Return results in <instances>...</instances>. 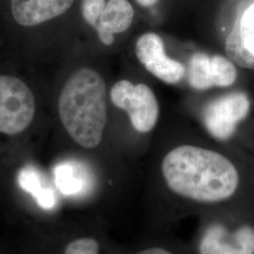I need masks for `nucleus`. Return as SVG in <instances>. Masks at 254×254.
Listing matches in <instances>:
<instances>
[{"instance_id":"obj_1","label":"nucleus","mask_w":254,"mask_h":254,"mask_svg":"<svg viewBox=\"0 0 254 254\" xmlns=\"http://www.w3.org/2000/svg\"><path fill=\"white\" fill-rule=\"evenodd\" d=\"M163 194L145 202L148 231H166L185 217L220 209L236 196L240 176L236 166L215 150L183 144L160 163Z\"/></svg>"},{"instance_id":"obj_2","label":"nucleus","mask_w":254,"mask_h":254,"mask_svg":"<svg viewBox=\"0 0 254 254\" xmlns=\"http://www.w3.org/2000/svg\"><path fill=\"white\" fill-rule=\"evenodd\" d=\"M106 83L96 71L83 68L68 78L59 98V115L65 130L83 148L93 149L107 125Z\"/></svg>"},{"instance_id":"obj_3","label":"nucleus","mask_w":254,"mask_h":254,"mask_svg":"<svg viewBox=\"0 0 254 254\" xmlns=\"http://www.w3.org/2000/svg\"><path fill=\"white\" fill-rule=\"evenodd\" d=\"M199 225L190 243L192 254H254V226H231L219 209L199 217Z\"/></svg>"},{"instance_id":"obj_4","label":"nucleus","mask_w":254,"mask_h":254,"mask_svg":"<svg viewBox=\"0 0 254 254\" xmlns=\"http://www.w3.org/2000/svg\"><path fill=\"white\" fill-rule=\"evenodd\" d=\"M32 91L15 76L0 75V133L16 135L27 129L35 115Z\"/></svg>"},{"instance_id":"obj_5","label":"nucleus","mask_w":254,"mask_h":254,"mask_svg":"<svg viewBox=\"0 0 254 254\" xmlns=\"http://www.w3.org/2000/svg\"><path fill=\"white\" fill-rule=\"evenodd\" d=\"M110 98L117 108L127 111L136 131L148 133L154 129L159 116V106L150 87L121 80L112 87Z\"/></svg>"},{"instance_id":"obj_6","label":"nucleus","mask_w":254,"mask_h":254,"mask_svg":"<svg viewBox=\"0 0 254 254\" xmlns=\"http://www.w3.org/2000/svg\"><path fill=\"white\" fill-rule=\"evenodd\" d=\"M251 101L241 92H232L211 101L202 111V122L209 134L218 140H227L236 132L237 125L250 112Z\"/></svg>"},{"instance_id":"obj_7","label":"nucleus","mask_w":254,"mask_h":254,"mask_svg":"<svg viewBox=\"0 0 254 254\" xmlns=\"http://www.w3.org/2000/svg\"><path fill=\"white\" fill-rule=\"evenodd\" d=\"M135 53L146 70L168 84L181 81L186 74L185 66L165 53L161 37L149 32L136 40Z\"/></svg>"},{"instance_id":"obj_8","label":"nucleus","mask_w":254,"mask_h":254,"mask_svg":"<svg viewBox=\"0 0 254 254\" xmlns=\"http://www.w3.org/2000/svg\"><path fill=\"white\" fill-rule=\"evenodd\" d=\"M229 59L246 69H254V1L239 12L225 41Z\"/></svg>"},{"instance_id":"obj_9","label":"nucleus","mask_w":254,"mask_h":254,"mask_svg":"<svg viewBox=\"0 0 254 254\" xmlns=\"http://www.w3.org/2000/svg\"><path fill=\"white\" fill-rule=\"evenodd\" d=\"M73 0H11L14 20L24 27H33L65 13Z\"/></svg>"},{"instance_id":"obj_10","label":"nucleus","mask_w":254,"mask_h":254,"mask_svg":"<svg viewBox=\"0 0 254 254\" xmlns=\"http://www.w3.org/2000/svg\"><path fill=\"white\" fill-rule=\"evenodd\" d=\"M135 11L127 0H109L96 25V31L105 46L114 43V34L131 27Z\"/></svg>"},{"instance_id":"obj_11","label":"nucleus","mask_w":254,"mask_h":254,"mask_svg":"<svg viewBox=\"0 0 254 254\" xmlns=\"http://www.w3.org/2000/svg\"><path fill=\"white\" fill-rule=\"evenodd\" d=\"M55 184L67 197L81 198L91 191L92 180L88 170L75 161H64L54 168Z\"/></svg>"},{"instance_id":"obj_12","label":"nucleus","mask_w":254,"mask_h":254,"mask_svg":"<svg viewBox=\"0 0 254 254\" xmlns=\"http://www.w3.org/2000/svg\"><path fill=\"white\" fill-rule=\"evenodd\" d=\"M18 184L24 191L29 193L41 208L50 210L56 205L54 191L46 176L34 166L24 167L18 174Z\"/></svg>"},{"instance_id":"obj_13","label":"nucleus","mask_w":254,"mask_h":254,"mask_svg":"<svg viewBox=\"0 0 254 254\" xmlns=\"http://www.w3.org/2000/svg\"><path fill=\"white\" fill-rule=\"evenodd\" d=\"M148 236L129 254H192L185 245L165 235L166 231H148Z\"/></svg>"},{"instance_id":"obj_14","label":"nucleus","mask_w":254,"mask_h":254,"mask_svg":"<svg viewBox=\"0 0 254 254\" xmlns=\"http://www.w3.org/2000/svg\"><path fill=\"white\" fill-rule=\"evenodd\" d=\"M189 83L195 90L204 91L214 87L211 57L202 52L195 53L190 58L189 72Z\"/></svg>"},{"instance_id":"obj_15","label":"nucleus","mask_w":254,"mask_h":254,"mask_svg":"<svg viewBox=\"0 0 254 254\" xmlns=\"http://www.w3.org/2000/svg\"><path fill=\"white\" fill-rule=\"evenodd\" d=\"M214 87L226 88L233 85L237 77L236 66L227 58L215 55L211 57Z\"/></svg>"},{"instance_id":"obj_16","label":"nucleus","mask_w":254,"mask_h":254,"mask_svg":"<svg viewBox=\"0 0 254 254\" xmlns=\"http://www.w3.org/2000/svg\"><path fill=\"white\" fill-rule=\"evenodd\" d=\"M64 254H100V244L92 237H79L66 246Z\"/></svg>"},{"instance_id":"obj_17","label":"nucleus","mask_w":254,"mask_h":254,"mask_svg":"<svg viewBox=\"0 0 254 254\" xmlns=\"http://www.w3.org/2000/svg\"><path fill=\"white\" fill-rule=\"evenodd\" d=\"M106 5V0H82V15L85 21L92 27H96Z\"/></svg>"},{"instance_id":"obj_18","label":"nucleus","mask_w":254,"mask_h":254,"mask_svg":"<svg viewBox=\"0 0 254 254\" xmlns=\"http://www.w3.org/2000/svg\"><path fill=\"white\" fill-rule=\"evenodd\" d=\"M136 1L142 7H151L154 5L158 0H136Z\"/></svg>"},{"instance_id":"obj_19","label":"nucleus","mask_w":254,"mask_h":254,"mask_svg":"<svg viewBox=\"0 0 254 254\" xmlns=\"http://www.w3.org/2000/svg\"><path fill=\"white\" fill-rule=\"evenodd\" d=\"M253 1H254V0H253Z\"/></svg>"}]
</instances>
